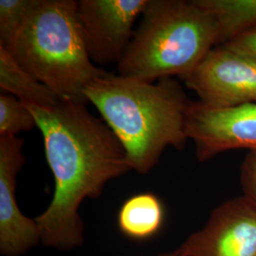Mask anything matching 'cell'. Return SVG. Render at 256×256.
<instances>
[{
    "mask_svg": "<svg viewBox=\"0 0 256 256\" xmlns=\"http://www.w3.org/2000/svg\"><path fill=\"white\" fill-rule=\"evenodd\" d=\"M25 106L36 120L54 178L52 200L36 218L41 244L59 250L80 248L82 202L99 198L106 183L131 170L128 156L108 126L84 104L64 101L50 108Z\"/></svg>",
    "mask_w": 256,
    "mask_h": 256,
    "instance_id": "cell-1",
    "label": "cell"
},
{
    "mask_svg": "<svg viewBox=\"0 0 256 256\" xmlns=\"http://www.w3.org/2000/svg\"><path fill=\"white\" fill-rule=\"evenodd\" d=\"M128 156L131 170L148 174L168 146L182 149L187 140L186 112L190 100L172 78L156 84L102 74L86 88Z\"/></svg>",
    "mask_w": 256,
    "mask_h": 256,
    "instance_id": "cell-2",
    "label": "cell"
},
{
    "mask_svg": "<svg viewBox=\"0 0 256 256\" xmlns=\"http://www.w3.org/2000/svg\"><path fill=\"white\" fill-rule=\"evenodd\" d=\"M216 45L214 19L196 0H149L119 75L149 82L184 79Z\"/></svg>",
    "mask_w": 256,
    "mask_h": 256,
    "instance_id": "cell-3",
    "label": "cell"
},
{
    "mask_svg": "<svg viewBox=\"0 0 256 256\" xmlns=\"http://www.w3.org/2000/svg\"><path fill=\"white\" fill-rule=\"evenodd\" d=\"M10 54L64 101L86 104V86L106 72L88 55L74 0H36Z\"/></svg>",
    "mask_w": 256,
    "mask_h": 256,
    "instance_id": "cell-4",
    "label": "cell"
},
{
    "mask_svg": "<svg viewBox=\"0 0 256 256\" xmlns=\"http://www.w3.org/2000/svg\"><path fill=\"white\" fill-rule=\"evenodd\" d=\"M183 80L212 108L256 104V62L225 45L212 48Z\"/></svg>",
    "mask_w": 256,
    "mask_h": 256,
    "instance_id": "cell-5",
    "label": "cell"
},
{
    "mask_svg": "<svg viewBox=\"0 0 256 256\" xmlns=\"http://www.w3.org/2000/svg\"><path fill=\"white\" fill-rule=\"evenodd\" d=\"M149 0H80L78 18L92 62L118 63L128 50L133 27Z\"/></svg>",
    "mask_w": 256,
    "mask_h": 256,
    "instance_id": "cell-6",
    "label": "cell"
},
{
    "mask_svg": "<svg viewBox=\"0 0 256 256\" xmlns=\"http://www.w3.org/2000/svg\"><path fill=\"white\" fill-rule=\"evenodd\" d=\"M186 135L194 142L200 162L230 150L256 151V104L216 108L200 101H190Z\"/></svg>",
    "mask_w": 256,
    "mask_h": 256,
    "instance_id": "cell-7",
    "label": "cell"
},
{
    "mask_svg": "<svg viewBox=\"0 0 256 256\" xmlns=\"http://www.w3.org/2000/svg\"><path fill=\"white\" fill-rule=\"evenodd\" d=\"M185 256H256V209L244 196L223 202L180 246Z\"/></svg>",
    "mask_w": 256,
    "mask_h": 256,
    "instance_id": "cell-8",
    "label": "cell"
},
{
    "mask_svg": "<svg viewBox=\"0 0 256 256\" xmlns=\"http://www.w3.org/2000/svg\"><path fill=\"white\" fill-rule=\"evenodd\" d=\"M24 140L18 136H0V254L22 256L41 243L36 218H30L19 209L16 180L26 158Z\"/></svg>",
    "mask_w": 256,
    "mask_h": 256,
    "instance_id": "cell-9",
    "label": "cell"
},
{
    "mask_svg": "<svg viewBox=\"0 0 256 256\" xmlns=\"http://www.w3.org/2000/svg\"><path fill=\"white\" fill-rule=\"evenodd\" d=\"M162 200L152 192H140L130 196L120 208L117 224L126 238L144 241L155 236L164 222Z\"/></svg>",
    "mask_w": 256,
    "mask_h": 256,
    "instance_id": "cell-10",
    "label": "cell"
},
{
    "mask_svg": "<svg viewBox=\"0 0 256 256\" xmlns=\"http://www.w3.org/2000/svg\"><path fill=\"white\" fill-rule=\"evenodd\" d=\"M0 88L25 104L50 108L64 102L46 84L23 68L16 58L0 46Z\"/></svg>",
    "mask_w": 256,
    "mask_h": 256,
    "instance_id": "cell-11",
    "label": "cell"
},
{
    "mask_svg": "<svg viewBox=\"0 0 256 256\" xmlns=\"http://www.w3.org/2000/svg\"><path fill=\"white\" fill-rule=\"evenodd\" d=\"M214 19L218 45L256 27V0H196Z\"/></svg>",
    "mask_w": 256,
    "mask_h": 256,
    "instance_id": "cell-12",
    "label": "cell"
},
{
    "mask_svg": "<svg viewBox=\"0 0 256 256\" xmlns=\"http://www.w3.org/2000/svg\"><path fill=\"white\" fill-rule=\"evenodd\" d=\"M36 0H0V46L12 54Z\"/></svg>",
    "mask_w": 256,
    "mask_h": 256,
    "instance_id": "cell-13",
    "label": "cell"
},
{
    "mask_svg": "<svg viewBox=\"0 0 256 256\" xmlns=\"http://www.w3.org/2000/svg\"><path fill=\"white\" fill-rule=\"evenodd\" d=\"M37 128L32 111L10 94L0 95V136H16L22 131Z\"/></svg>",
    "mask_w": 256,
    "mask_h": 256,
    "instance_id": "cell-14",
    "label": "cell"
},
{
    "mask_svg": "<svg viewBox=\"0 0 256 256\" xmlns=\"http://www.w3.org/2000/svg\"><path fill=\"white\" fill-rule=\"evenodd\" d=\"M243 196L256 209V151H248L240 167Z\"/></svg>",
    "mask_w": 256,
    "mask_h": 256,
    "instance_id": "cell-15",
    "label": "cell"
},
{
    "mask_svg": "<svg viewBox=\"0 0 256 256\" xmlns=\"http://www.w3.org/2000/svg\"><path fill=\"white\" fill-rule=\"evenodd\" d=\"M225 46L256 62V27L236 37Z\"/></svg>",
    "mask_w": 256,
    "mask_h": 256,
    "instance_id": "cell-16",
    "label": "cell"
},
{
    "mask_svg": "<svg viewBox=\"0 0 256 256\" xmlns=\"http://www.w3.org/2000/svg\"><path fill=\"white\" fill-rule=\"evenodd\" d=\"M158 256H185L183 254L182 250L180 248V247L176 248L172 252H164L162 254H160Z\"/></svg>",
    "mask_w": 256,
    "mask_h": 256,
    "instance_id": "cell-17",
    "label": "cell"
}]
</instances>
